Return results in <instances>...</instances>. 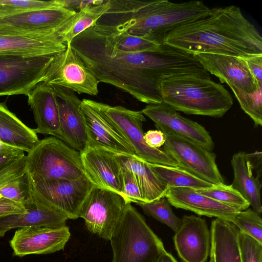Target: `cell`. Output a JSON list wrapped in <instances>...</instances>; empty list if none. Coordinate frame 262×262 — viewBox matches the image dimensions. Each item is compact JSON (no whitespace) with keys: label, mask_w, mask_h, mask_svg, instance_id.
Returning <instances> with one entry per match:
<instances>
[{"label":"cell","mask_w":262,"mask_h":262,"mask_svg":"<svg viewBox=\"0 0 262 262\" xmlns=\"http://www.w3.org/2000/svg\"><path fill=\"white\" fill-rule=\"evenodd\" d=\"M71 46L100 82L148 104L162 102L159 86L165 77L204 69L192 54L165 43L142 53L119 50L94 26L77 36Z\"/></svg>","instance_id":"cell-1"},{"label":"cell","mask_w":262,"mask_h":262,"mask_svg":"<svg viewBox=\"0 0 262 262\" xmlns=\"http://www.w3.org/2000/svg\"><path fill=\"white\" fill-rule=\"evenodd\" d=\"M164 43L192 54L206 53L246 58L262 55V38L235 6L213 8L208 15L170 31Z\"/></svg>","instance_id":"cell-2"},{"label":"cell","mask_w":262,"mask_h":262,"mask_svg":"<svg viewBox=\"0 0 262 262\" xmlns=\"http://www.w3.org/2000/svg\"><path fill=\"white\" fill-rule=\"evenodd\" d=\"M107 12L95 24L103 32H127L159 45L175 27L208 15L202 1L110 0Z\"/></svg>","instance_id":"cell-3"},{"label":"cell","mask_w":262,"mask_h":262,"mask_svg":"<svg viewBox=\"0 0 262 262\" xmlns=\"http://www.w3.org/2000/svg\"><path fill=\"white\" fill-rule=\"evenodd\" d=\"M159 89L162 102L189 115L222 117L233 104L229 92L208 72L166 77Z\"/></svg>","instance_id":"cell-4"},{"label":"cell","mask_w":262,"mask_h":262,"mask_svg":"<svg viewBox=\"0 0 262 262\" xmlns=\"http://www.w3.org/2000/svg\"><path fill=\"white\" fill-rule=\"evenodd\" d=\"M110 241L112 262H154L166 251L161 240L130 203Z\"/></svg>","instance_id":"cell-5"},{"label":"cell","mask_w":262,"mask_h":262,"mask_svg":"<svg viewBox=\"0 0 262 262\" xmlns=\"http://www.w3.org/2000/svg\"><path fill=\"white\" fill-rule=\"evenodd\" d=\"M26 171L33 182L74 180L85 175L80 152L53 136L39 140L26 155Z\"/></svg>","instance_id":"cell-6"},{"label":"cell","mask_w":262,"mask_h":262,"mask_svg":"<svg viewBox=\"0 0 262 262\" xmlns=\"http://www.w3.org/2000/svg\"><path fill=\"white\" fill-rule=\"evenodd\" d=\"M28 181L31 202L73 220L79 217L84 201L95 186L85 175L74 180Z\"/></svg>","instance_id":"cell-7"},{"label":"cell","mask_w":262,"mask_h":262,"mask_svg":"<svg viewBox=\"0 0 262 262\" xmlns=\"http://www.w3.org/2000/svg\"><path fill=\"white\" fill-rule=\"evenodd\" d=\"M129 202L115 191L96 186L84 201L79 213L91 233L110 239Z\"/></svg>","instance_id":"cell-8"},{"label":"cell","mask_w":262,"mask_h":262,"mask_svg":"<svg viewBox=\"0 0 262 262\" xmlns=\"http://www.w3.org/2000/svg\"><path fill=\"white\" fill-rule=\"evenodd\" d=\"M66 46L64 51L53 56L42 82L79 94L97 95L100 82L72 49L71 44Z\"/></svg>","instance_id":"cell-9"},{"label":"cell","mask_w":262,"mask_h":262,"mask_svg":"<svg viewBox=\"0 0 262 262\" xmlns=\"http://www.w3.org/2000/svg\"><path fill=\"white\" fill-rule=\"evenodd\" d=\"M103 110L134 149L135 157L147 163L179 166L177 162L164 149L149 147L145 142L143 124L146 120L141 111L112 106L102 103Z\"/></svg>","instance_id":"cell-10"},{"label":"cell","mask_w":262,"mask_h":262,"mask_svg":"<svg viewBox=\"0 0 262 262\" xmlns=\"http://www.w3.org/2000/svg\"><path fill=\"white\" fill-rule=\"evenodd\" d=\"M53 56L0 55V96H27L42 82Z\"/></svg>","instance_id":"cell-11"},{"label":"cell","mask_w":262,"mask_h":262,"mask_svg":"<svg viewBox=\"0 0 262 262\" xmlns=\"http://www.w3.org/2000/svg\"><path fill=\"white\" fill-rule=\"evenodd\" d=\"M164 150L179 167L211 184H224L214 153L194 142L174 134H164Z\"/></svg>","instance_id":"cell-12"},{"label":"cell","mask_w":262,"mask_h":262,"mask_svg":"<svg viewBox=\"0 0 262 262\" xmlns=\"http://www.w3.org/2000/svg\"><path fill=\"white\" fill-rule=\"evenodd\" d=\"M101 102L83 99L80 111L88 140V147L102 148L118 155L135 156L134 149L105 115Z\"/></svg>","instance_id":"cell-13"},{"label":"cell","mask_w":262,"mask_h":262,"mask_svg":"<svg viewBox=\"0 0 262 262\" xmlns=\"http://www.w3.org/2000/svg\"><path fill=\"white\" fill-rule=\"evenodd\" d=\"M77 12L65 8L17 12L0 16V33L41 34L59 29Z\"/></svg>","instance_id":"cell-14"},{"label":"cell","mask_w":262,"mask_h":262,"mask_svg":"<svg viewBox=\"0 0 262 262\" xmlns=\"http://www.w3.org/2000/svg\"><path fill=\"white\" fill-rule=\"evenodd\" d=\"M144 116L153 121L164 134H174L211 151L214 142L209 133L198 123L182 117L177 111L162 102L146 105Z\"/></svg>","instance_id":"cell-15"},{"label":"cell","mask_w":262,"mask_h":262,"mask_svg":"<svg viewBox=\"0 0 262 262\" xmlns=\"http://www.w3.org/2000/svg\"><path fill=\"white\" fill-rule=\"evenodd\" d=\"M71 236L69 228L26 227L16 230L10 241L14 256L47 254L64 249Z\"/></svg>","instance_id":"cell-16"},{"label":"cell","mask_w":262,"mask_h":262,"mask_svg":"<svg viewBox=\"0 0 262 262\" xmlns=\"http://www.w3.org/2000/svg\"><path fill=\"white\" fill-rule=\"evenodd\" d=\"M80 153L84 174L95 186L123 195V170L118 154L92 147Z\"/></svg>","instance_id":"cell-17"},{"label":"cell","mask_w":262,"mask_h":262,"mask_svg":"<svg viewBox=\"0 0 262 262\" xmlns=\"http://www.w3.org/2000/svg\"><path fill=\"white\" fill-rule=\"evenodd\" d=\"M192 55L209 74L229 86H233L247 93H253L262 86L257 83L242 58L213 53L196 52Z\"/></svg>","instance_id":"cell-18"},{"label":"cell","mask_w":262,"mask_h":262,"mask_svg":"<svg viewBox=\"0 0 262 262\" xmlns=\"http://www.w3.org/2000/svg\"><path fill=\"white\" fill-rule=\"evenodd\" d=\"M175 232L173 242L178 255L184 262H205L210 254L211 234L206 220L185 215Z\"/></svg>","instance_id":"cell-19"},{"label":"cell","mask_w":262,"mask_h":262,"mask_svg":"<svg viewBox=\"0 0 262 262\" xmlns=\"http://www.w3.org/2000/svg\"><path fill=\"white\" fill-rule=\"evenodd\" d=\"M57 96L60 121L59 139L81 152L88 146L84 121L80 111L81 100L68 89L52 86Z\"/></svg>","instance_id":"cell-20"},{"label":"cell","mask_w":262,"mask_h":262,"mask_svg":"<svg viewBox=\"0 0 262 262\" xmlns=\"http://www.w3.org/2000/svg\"><path fill=\"white\" fill-rule=\"evenodd\" d=\"M58 30L36 35L0 33V55L52 56L62 52L67 46L58 37Z\"/></svg>","instance_id":"cell-21"},{"label":"cell","mask_w":262,"mask_h":262,"mask_svg":"<svg viewBox=\"0 0 262 262\" xmlns=\"http://www.w3.org/2000/svg\"><path fill=\"white\" fill-rule=\"evenodd\" d=\"M165 197L176 208L231 222L239 212L231 206L198 192L192 188L168 187Z\"/></svg>","instance_id":"cell-22"},{"label":"cell","mask_w":262,"mask_h":262,"mask_svg":"<svg viewBox=\"0 0 262 262\" xmlns=\"http://www.w3.org/2000/svg\"><path fill=\"white\" fill-rule=\"evenodd\" d=\"M28 104L33 112L36 134L60 138V121L57 96L54 88L43 82L36 84L29 92Z\"/></svg>","instance_id":"cell-23"},{"label":"cell","mask_w":262,"mask_h":262,"mask_svg":"<svg viewBox=\"0 0 262 262\" xmlns=\"http://www.w3.org/2000/svg\"><path fill=\"white\" fill-rule=\"evenodd\" d=\"M26 212L0 218V237L14 228L26 227H59L66 225L69 219L64 214L31 202L25 205Z\"/></svg>","instance_id":"cell-24"},{"label":"cell","mask_w":262,"mask_h":262,"mask_svg":"<svg viewBox=\"0 0 262 262\" xmlns=\"http://www.w3.org/2000/svg\"><path fill=\"white\" fill-rule=\"evenodd\" d=\"M212 262H242L238 245L239 230L232 222L215 219L211 224Z\"/></svg>","instance_id":"cell-25"},{"label":"cell","mask_w":262,"mask_h":262,"mask_svg":"<svg viewBox=\"0 0 262 262\" xmlns=\"http://www.w3.org/2000/svg\"><path fill=\"white\" fill-rule=\"evenodd\" d=\"M234 179L231 186L248 202L252 209L259 214L262 212L260 200L261 184L259 178L253 174V167L248 154L239 151L231 160Z\"/></svg>","instance_id":"cell-26"},{"label":"cell","mask_w":262,"mask_h":262,"mask_svg":"<svg viewBox=\"0 0 262 262\" xmlns=\"http://www.w3.org/2000/svg\"><path fill=\"white\" fill-rule=\"evenodd\" d=\"M0 140L27 153L39 139L37 134L0 102Z\"/></svg>","instance_id":"cell-27"},{"label":"cell","mask_w":262,"mask_h":262,"mask_svg":"<svg viewBox=\"0 0 262 262\" xmlns=\"http://www.w3.org/2000/svg\"><path fill=\"white\" fill-rule=\"evenodd\" d=\"M123 168L133 172L139 185L143 202L165 196L168 187L151 169L148 163L135 156L118 155Z\"/></svg>","instance_id":"cell-28"},{"label":"cell","mask_w":262,"mask_h":262,"mask_svg":"<svg viewBox=\"0 0 262 262\" xmlns=\"http://www.w3.org/2000/svg\"><path fill=\"white\" fill-rule=\"evenodd\" d=\"M110 0L95 1L82 8L66 21L57 31L60 40L66 45L79 34L94 26L108 10Z\"/></svg>","instance_id":"cell-29"},{"label":"cell","mask_w":262,"mask_h":262,"mask_svg":"<svg viewBox=\"0 0 262 262\" xmlns=\"http://www.w3.org/2000/svg\"><path fill=\"white\" fill-rule=\"evenodd\" d=\"M151 169L168 187L200 188L211 184L179 166H171L148 163Z\"/></svg>","instance_id":"cell-30"},{"label":"cell","mask_w":262,"mask_h":262,"mask_svg":"<svg viewBox=\"0 0 262 262\" xmlns=\"http://www.w3.org/2000/svg\"><path fill=\"white\" fill-rule=\"evenodd\" d=\"M101 32L106 35L115 48L125 52L142 53L150 51L157 49L161 45L144 37L133 35L125 32Z\"/></svg>","instance_id":"cell-31"},{"label":"cell","mask_w":262,"mask_h":262,"mask_svg":"<svg viewBox=\"0 0 262 262\" xmlns=\"http://www.w3.org/2000/svg\"><path fill=\"white\" fill-rule=\"evenodd\" d=\"M198 192L231 206L239 211L249 208L250 204L231 185L213 184L204 188H194Z\"/></svg>","instance_id":"cell-32"},{"label":"cell","mask_w":262,"mask_h":262,"mask_svg":"<svg viewBox=\"0 0 262 262\" xmlns=\"http://www.w3.org/2000/svg\"><path fill=\"white\" fill-rule=\"evenodd\" d=\"M147 215L165 224L176 232L181 226V219L176 216L165 196L149 202L137 203Z\"/></svg>","instance_id":"cell-33"},{"label":"cell","mask_w":262,"mask_h":262,"mask_svg":"<svg viewBox=\"0 0 262 262\" xmlns=\"http://www.w3.org/2000/svg\"><path fill=\"white\" fill-rule=\"evenodd\" d=\"M58 8H64L62 0H0V16Z\"/></svg>","instance_id":"cell-34"},{"label":"cell","mask_w":262,"mask_h":262,"mask_svg":"<svg viewBox=\"0 0 262 262\" xmlns=\"http://www.w3.org/2000/svg\"><path fill=\"white\" fill-rule=\"evenodd\" d=\"M242 110L253 121L256 126L262 125V86L252 93L241 91L229 86Z\"/></svg>","instance_id":"cell-35"},{"label":"cell","mask_w":262,"mask_h":262,"mask_svg":"<svg viewBox=\"0 0 262 262\" xmlns=\"http://www.w3.org/2000/svg\"><path fill=\"white\" fill-rule=\"evenodd\" d=\"M238 230L262 243V220L253 209L240 211L233 220Z\"/></svg>","instance_id":"cell-36"},{"label":"cell","mask_w":262,"mask_h":262,"mask_svg":"<svg viewBox=\"0 0 262 262\" xmlns=\"http://www.w3.org/2000/svg\"><path fill=\"white\" fill-rule=\"evenodd\" d=\"M26 174V155L0 168V198L7 199V186Z\"/></svg>","instance_id":"cell-37"},{"label":"cell","mask_w":262,"mask_h":262,"mask_svg":"<svg viewBox=\"0 0 262 262\" xmlns=\"http://www.w3.org/2000/svg\"><path fill=\"white\" fill-rule=\"evenodd\" d=\"M238 238L242 262H262V243L239 230Z\"/></svg>","instance_id":"cell-38"},{"label":"cell","mask_w":262,"mask_h":262,"mask_svg":"<svg viewBox=\"0 0 262 262\" xmlns=\"http://www.w3.org/2000/svg\"><path fill=\"white\" fill-rule=\"evenodd\" d=\"M123 195L129 202L136 204L143 202L140 188L132 171L122 167Z\"/></svg>","instance_id":"cell-39"},{"label":"cell","mask_w":262,"mask_h":262,"mask_svg":"<svg viewBox=\"0 0 262 262\" xmlns=\"http://www.w3.org/2000/svg\"><path fill=\"white\" fill-rule=\"evenodd\" d=\"M27 211V208L24 204L7 198H0V218L12 214L23 213Z\"/></svg>","instance_id":"cell-40"},{"label":"cell","mask_w":262,"mask_h":262,"mask_svg":"<svg viewBox=\"0 0 262 262\" xmlns=\"http://www.w3.org/2000/svg\"><path fill=\"white\" fill-rule=\"evenodd\" d=\"M242 59L257 83L262 85V55Z\"/></svg>","instance_id":"cell-41"},{"label":"cell","mask_w":262,"mask_h":262,"mask_svg":"<svg viewBox=\"0 0 262 262\" xmlns=\"http://www.w3.org/2000/svg\"><path fill=\"white\" fill-rule=\"evenodd\" d=\"M145 143L150 147L159 149L165 142L164 134L160 130H149L144 133Z\"/></svg>","instance_id":"cell-42"},{"label":"cell","mask_w":262,"mask_h":262,"mask_svg":"<svg viewBox=\"0 0 262 262\" xmlns=\"http://www.w3.org/2000/svg\"><path fill=\"white\" fill-rule=\"evenodd\" d=\"M0 154L23 155L25 154L22 150L8 144L0 140Z\"/></svg>","instance_id":"cell-43"},{"label":"cell","mask_w":262,"mask_h":262,"mask_svg":"<svg viewBox=\"0 0 262 262\" xmlns=\"http://www.w3.org/2000/svg\"><path fill=\"white\" fill-rule=\"evenodd\" d=\"M24 155L25 154L23 155H13L0 154V168L18 159Z\"/></svg>","instance_id":"cell-44"},{"label":"cell","mask_w":262,"mask_h":262,"mask_svg":"<svg viewBox=\"0 0 262 262\" xmlns=\"http://www.w3.org/2000/svg\"><path fill=\"white\" fill-rule=\"evenodd\" d=\"M154 262H178L170 253L166 251L159 256Z\"/></svg>","instance_id":"cell-45"},{"label":"cell","mask_w":262,"mask_h":262,"mask_svg":"<svg viewBox=\"0 0 262 262\" xmlns=\"http://www.w3.org/2000/svg\"><path fill=\"white\" fill-rule=\"evenodd\" d=\"M209 262H212V261L210 259V261Z\"/></svg>","instance_id":"cell-46"}]
</instances>
